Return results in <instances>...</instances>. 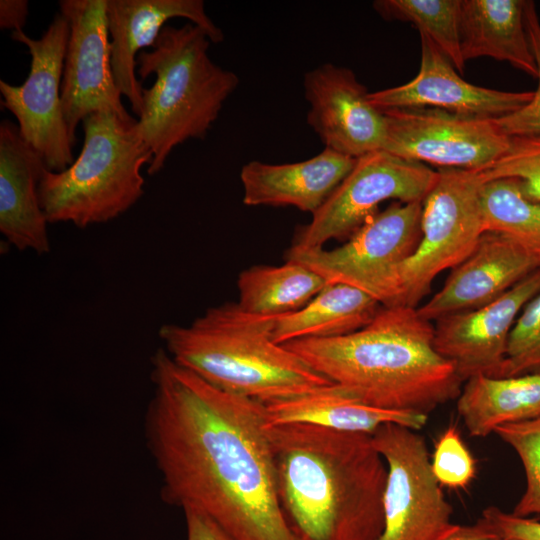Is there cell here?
<instances>
[{"mask_svg":"<svg viewBox=\"0 0 540 540\" xmlns=\"http://www.w3.org/2000/svg\"><path fill=\"white\" fill-rule=\"evenodd\" d=\"M106 15L115 83L138 117L144 88L136 77L137 56L140 50L153 46L168 20H190L206 31L212 43L224 39L202 0H107Z\"/></svg>","mask_w":540,"mask_h":540,"instance_id":"obj_17","label":"cell"},{"mask_svg":"<svg viewBox=\"0 0 540 540\" xmlns=\"http://www.w3.org/2000/svg\"><path fill=\"white\" fill-rule=\"evenodd\" d=\"M275 319L231 302L207 309L189 325L164 324L158 335L179 365L221 390L262 403L333 384L274 342Z\"/></svg>","mask_w":540,"mask_h":540,"instance_id":"obj_4","label":"cell"},{"mask_svg":"<svg viewBox=\"0 0 540 540\" xmlns=\"http://www.w3.org/2000/svg\"><path fill=\"white\" fill-rule=\"evenodd\" d=\"M326 283L313 270L292 261L253 266L238 276L237 304L248 313L278 318L304 307Z\"/></svg>","mask_w":540,"mask_h":540,"instance_id":"obj_25","label":"cell"},{"mask_svg":"<svg viewBox=\"0 0 540 540\" xmlns=\"http://www.w3.org/2000/svg\"><path fill=\"white\" fill-rule=\"evenodd\" d=\"M479 172L439 168L422 201L421 237L397 270V306L418 308L437 275L453 269L475 249L484 230Z\"/></svg>","mask_w":540,"mask_h":540,"instance_id":"obj_7","label":"cell"},{"mask_svg":"<svg viewBox=\"0 0 540 540\" xmlns=\"http://www.w3.org/2000/svg\"><path fill=\"white\" fill-rule=\"evenodd\" d=\"M524 0H462L460 45L466 62L491 57L536 78L527 36Z\"/></svg>","mask_w":540,"mask_h":540,"instance_id":"obj_22","label":"cell"},{"mask_svg":"<svg viewBox=\"0 0 540 540\" xmlns=\"http://www.w3.org/2000/svg\"><path fill=\"white\" fill-rule=\"evenodd\" d=\"M278 496L299 540H378L386 463L372 435L268 425Z\"/></svg>","mask_w":540,"mask_h":540,"instance_id":"obj_2","label":"cell"},{"mask_svg":"<svg viewBox=\"0 0 540 540\" xmlns=\"http://www.w3.org/2000/svg\"><path fill=\"white\" fill-rule=\"evenodd\" d=\"M185 514L187 540H233L219 525L202 512L183 510Z\"/></svg>","mask_w":540,"mask_h":540,"instance_id":"obj_34","label":"cell"},{"mask_svg":"<svg viewBox=\"0 0 540 540\" xmlns=\"http://www.w3.org/2000/svg\"><path fill=\"white\" fill-rule=\"evenodd\" d=\"M438 171L384 150L356 162L309 224L299 229L294 246L320 248L332 239L351 237L386 200L422 202L437 181Z\"/></svg>","mask_w":540,"mask_h":540,"instance_id":"obj_9","label":"cell"},{"mask_svg":"<svg viewBox=\"0 0 540 540\" xmlns=\"http://www.w3.org/2000/svg\"><path fill=\"white\" fill-rule=\"evenodd\" d=\"M284 345L358 401L428 416L455 400L464 382L434 347V325L417 308L382 306L351 334Z\"/></svg>","mask_w":540,"mask_h":540,"instance_id":"obj_3","label":"cell"},{"mask_svg":"<svg viewBox=\"0 0 540 540\" xmlns=\"http://www.w3.org/2000/svg\"><path fill=\"white\" fill-rule=\"evenodd\" d=\"M418 74L396 87L368 93L369 103L384 112L393 109L437 108L462 115L497 119L526 105L533 91L508 92L465 81L452 62L420 33Z\"/></svg>","mask_w":540,"mask_h":540,"instance_id":"obj_16","label":"cell"},{"mask_svg":"<svg viewBox=\"0 0 540 540\" xmlns=\"http://www.w3.org/2000/svg\"><path fill=\"white\" fill-rule=\"evenodd\" d=\"M540 373V293L522 309L511 330L496 377Z\"/></svg>","mask_w":540,"mask_h":540,"instance_id":"obj_30","label":"cell"},{"mask_svg":"<svg viewBox=\"0 0 540 540\" xmlns=\"http://www.w3.org/2000/svg\"><path fill=\"white\" fill-rule=\"evenodd\" d=\"M151 365L145 433L163 500L233 540H299L280 505L263 403L209 384L163 348Z\"/></svg>","mask_w":540,"mask_h":540,"instance_id":"obj_1","label":"cell"},{"mask_svg":"<svg viewBox=\"0 0 540 540\" xmlns=\"http://www.w3.org/2000/svg\"><path fill=\"white\" fill-rule=\"evenodd\" d=\"M386 117L384 151L439 168L481 171L510 146L495 119L437 108L393 109Z\"/></svg>","mask_w":540,"mask_h":540,"instance_id":"obj_12","label":"cell"},{"mask_svg":"<svg viewBox=\"0 0 540 540\" xmlns=\"http://www.w3.org/2000/svg\"><path fill=\"white\" fill-rule=\"evenodd\" d=\"M539 293L540 268L491 303L435 321L436 351L454 366L463 382L478 375L496 377L515 321Z\"/></svg>","mask_w":540,"mask_h":540,"instance_id":"obj_15","label":"cell"},{"mask_svg":"<svg viewBox=\"0 0 540 540\" xmlns=\"http://www.w3.org/2000/svg\"><path fill=\"white\" fill-rule=\"evenodd\" d=\"M303 84L307 122L325 148L355 159L383 149L385 114L369 103L351 69L325 63L307 72Z\"/></svg>","mask_w":540,"mask_h":540,"instance_id":"obj_14","label":"cell"},{"mask_svg":"<svg viewBox=\"0 0 540 540\" xmlns=\"http://www.w3.org/2000/svg\"><path fill=\"white\" fill-rule=\"evenodd\" d=\"M540 262L515 242L497 232L485 231L473 252L454 267L442 288L417 308L428 321L482 307L502 296Z\"/></svg>","mask_w":540,"mask_h":540,"instance_id":"obj_18","label":"cell"},{"mask_svg":"<svg viewBox=\"0 0 540 540\" xmlns=\"http://www.w3.org/2000/svg\"><path fill=\"white\" fill-rule=\"evenodd\" d=\"M372 440L387 466L378 540H434L452 526V507L433 475L424 437L389 423Z\"/></svg>","mask_w":540,"mask_h":540,"instance_id":"obj_11","label":"cell"},{"mask_svg":"<svg viewBox=\"0 0 540 540\" xmlns=\"http://www.w3.org/2000/svg\"><path fill=\"white\" fill-rule=\"evenodd\" d=\"M47 169L42 156L16 124H0V232L20 251H50L48 220L40 204L39 183Z\"/></svg>","mask_w":540,"mask_h":540,"instance_id":"obj_19","label":"cell"},{"mask_svg":"<svg viewBox=\"0 0 540 540\" xmlns=\"http://www.w3.org/2000/svg\"><path fill=\"white\" fill-rule=\"evenodd\" d=\"M457 412L469 434L485 437L504 424L540 416V373L478 375L464 382Z\"/></svg>","mask_w":540,"mask_h":540,"instance_id":"obj_23","label":"cell"},{"mask_svg":"<svg viewBox=\"0 0 540 540\" xmlns=\"http://www.w3.org/2000/svg\"><path fill=\"white\" fill-rule=\"evenodd\" d=\"M381 307L356 287L327 282L304 307L275 319L273 340L282 345L299 339L345 336L368 325Z\"/></svg>","mask_w":540,"mask_h":540,"instance_id":"obj_24","label":"cell"},{"mask_svg":"<svg viewBox=\"0 0 540 540\" xmlns=\"http://www.w3.org/2000/svg\"><path fill=\"white\" fill-rule=\"evenodd\" d=\"M434 540H502L481 518L471 525L452 524Z\"/></svg>","mask_w":540,"mask_h":540,"instance_id":"obj_35","label":"cell"},{"mask_svg":"<svg viewBox=\"0 0 540 540\" xmlns=\"http://www.w3.org/2000/svg\"><path fill=\"white\" fill-rule=\"evenodd\" d=\"M211 40L204 29L189 22L165 25L150 51L137 56V74H154L143 89L138 119L141 138L153 153L149 175L164 167L171 151L189 139H202L239 85L238 76L209 57Z\"/></svg>","mask_w":540,"mask_h":540,"instance_id":"obj_5","label":"cell"},{"mask_svg":"<svg viewBox=\"0 0 540 540\" xmlns=\"http://www.w3.org/2000/svg\"><path fill=\"white\" fill-rule=\"evenodd\" d=\"M461 4L462 0H377L373 8L386 20L413 24L445 54L458 73L463 74Z\"/></svg>","mask_w":540,"mask_h":540,"instance_id":"obj_27","label":"cell"},{"mask_svg":"<svg viewBox=\"0 0 540 540\" xmlns=\"http://www.w3.org/2000/svg\"><path fill=\"white\" fill-rule=\"evenodd\" d=\"M263 405L268 425L300 423L369 435L389 423L419 431L428 420L422 414L366 405L334 383Z\"/></svg>","mask_w":540,"mask_h":540,"instance_id":"obj_21","label":"cell"},{"mask_svg":"<svg viewBox=\"0 0 540 540\" xmlns=\"http://www.w3.org/2000/svg\"><path fill=\"white\" fill-rule=\"evenodd\" d=\"M70 28L56 14L39 39L23 30L11 38L31 55L30 72L21 85L0 80L1 106L17 120L21 137L43 158L49 171L61 172L74 162L73 143L61 104V83Z\"/></svg>","mask_w":540,"mask_h":540,"instance_id":"obj_10","label":"cell"},{"mask_svg":"<svg viewBox=\"0 0 540 540\" xmlns=\"http://www.w3.org/2000/svg\"><path fill=\"white\" fill-rule=\"evenodd\" d=\"M421 214L422 202H393L370 217L344 245L331 250L292 245L285 258L327 282L356 287L382 306H397V270L418 245Z\"/></svg>","mask_w":540,"mask_h":540,"instance_id":"obj_8","label":"cell"},{"mask_svg":"<svg viewBox=\"0 0 540 540\" xmlns=\"http://www.w3.org/2000/svg\"><path fill=\"white\" fill-rule=\"evenodd\" d=\"M130 114L99 111L82 121L84 142L65 170H45L39 199L48 223L79 228L109 222L129 210L144 194L141 169L153 153Z\"/></svg>","mask_w":540,"mask_h":540,"instance_id":"obj_6","label":"cell"},{"mask_svg":"<svg viewBox=\"0 0 540 540\" xmlns=\"http://www.w3.org/2000/svg\"><path fill=\"white\" fill-rule=\"evenodd\" d=\"M479 173L484 182L512 179L525 198L540 202V135L511 137L508 150Z\"/></svg>","mask_w":540,"mask_h":540,"instance_id":"obj_29","label":"cell"},{"mask_svg":"<svg viewBox=\"0 0 540 540\" xmlns=\"http://www.w3.org/2000/svg\"><path fill=\"white\" fill-rule=\"evenodd\" d=\"M107 0H61L70 28L64 59L61 104L72 143L77 126L90 114H129L116 86L106 15Z\"/></svg>","mask_w":540,"mask_h":540,"instance_id":"obj_13","label":"cell"},{"mask_svg":"<svg viewBox=\"0 0 540 540\" xmlns=\"http://www.w3.org/2000/svg\"><path fill=\"white\" fill-rule=\"evenodd\" d=\"M524 15L527 36L537 66L538 86L526 105L495 119L500 129L510 137L540 135V19L533 1H525Z\"/></svg>","mask_w":540,"mask_h":540,"instance_id":"obj_32","label":"cell"},{"mask_svg":"<svg viewBox=\"0 0 540 540\" xmlns=\"http://www.w3.org/2000/svg\"><path fill=\"white\" fill-rule=\"evenodd\" d=\"M29 14V3L26 0L0 1V27L13 31L23 30Z\"/></svg>","mask_w":540,"mask_h":540,"instance_id":"obj_36","label":"cell"},{"mask_svg":"<svg viewBox=\"0 0 540 540\" xmlns=\"http://www.w3.org/2000/svg\"><path fill=\"white\" fill-rule=\"evenodd\" d=\"M484 230L502 234L540 262V202L525 198L516 181L495 179L482 186Z\"/></svg>","mask_w":540,"mask_h":540,"instance_id":"obj_26","label":"cell"},{"mask_svg":"<svg viewBox=\"0 0 540 540\" xmlns=\"http://www.w3.org/2000/svg\"><path fill=\"white\" fill-rule=\"evenodd\" d=\"M493 433L513 448L524 469L525 490L511 513L540 516V416L501 425Z\"/></svg>","mask_w":540,"mask_h":540,"instance_id":"obj_28","label":"cell"},{"mask_svg":"<svg viewBox=\"0 0 540 540\" xmlns=\"http://www.w3.org/2000/svg\"><path fill=\"white\" fill-rule=\"evenodd\" d=\"M430 465L441 487L465 489L476 475V462L454 425L437 439Z\"/></svg>","mask_w":540,"mask_h":540,"instance_id":"obj_31","label":"cell"},{"mask_svg":"<svg viewBox=\"0 0 540 540\" xmlns=\"http://www.w3.org/2000/svg\"><path fill=\"white\" fill-rule=\"evenodd\" d=\"M481 519L502 540H540V520L518 517L495 506L484 509Z\"/></svg>","mask_w":540,"mask_h":540,"instance_id":"obj_33","label":"cell"},{"mask_svg":"<svg viewBox=\"0 0 540 540\" xmlns=\"http://www.w3.org/2000/svg\"><path fill=\"white\" fill-rule=\"evenodd\" d=\"M355 158L324 148L314 157L295 163L250 161L240 180L247 206H293L312 215L352 170Z\"/></svg>","mask_w":540,"mask_h":540,"instance_id":"obj_20","label":"cell"}]
</instances>
